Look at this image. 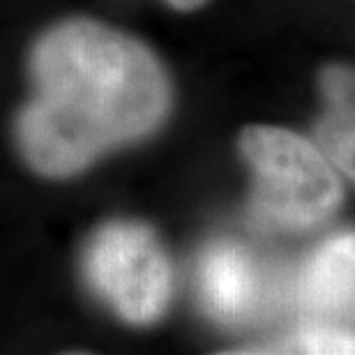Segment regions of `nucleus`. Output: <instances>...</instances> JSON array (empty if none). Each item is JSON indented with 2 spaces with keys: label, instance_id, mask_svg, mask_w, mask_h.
<instances>
[{
  "label": "nucleus",
  "instance_id": "f257e3e1",
  "mask_svg": "<svg viewBox=\"0 0 355 355\" xmlns=\"http://www.w3.org/2000/svg\"><path fill=\"white\" fill-rule=\"evenodd\" d=\"M33 81L19 148L49 178L74 175L148 137L171 109V83L150 49L95 21L49 31L33 51Z\"/></svg>",
  "mask_w": 355,
  "mask_h": 355
},
{
  "label": "nucleus",
  "instance_id": "f03ea898",
  "mask_svg": "<svg viewBox=\"0 0 355 355\" xmlns=\"http://www.w3.org/2000/svg\"><path fill=\"white\" fill-rule=\"evenodd\" d=\"M240 155L254 175L250 210L261 229H316L344 201L342 175L321 148L300 134L268 125L247 127Z\"/></svg>",
  "mask_w": 355,
  "mask_h": 355
},
{
  "label": "nucleus",
  "instance_id": "7ed1b4c3",
  "mask_svg": "<svg viewBox=\"0 0 355 355\" xmlns=\"http://www.w3.org/2000/svg\"><path fill=\"white\" fill-rule=\"evenodd\" d=\"M86 277L92 291L132 325L159 321L173 295V268L144 224L113 222L90 240Z\"/></svg>",
  "mask_w": 355,
  "mask_h": 355
},
{
  "label": "nucleus",
  "instance_id": "20e7f679",
  "mask_svg": "<svg viewBox=\"0 0 355 355\" xmlns=\"http://www.w3.org/2000/svg\"><path fill=\"white\" fill-rule=\"evenodd\" d=\"M297 325L355 339V231L323 240L291 288Z\"/></svg>",
  "mask_w": 355,
  "mask_h": 355
},
{
  "label": "nucleus",
  "instance_id": "39448f33",
  "mask_svg": "<svg viewBox=\"0 0 355 355\" xmlns=\"http://www.w3.org/2000/svg\"><path fill=\"white\" fill-rule=\"evenodd\" d=\"M198 295L215 321L243 325L266 309L270 277L261 261L236 243H215L198 263Z\"/></svg>",
  "mask_w": 355,
  "mask_h": 355
},
{
  "label": "nucleus",
  "instance_id": "423d86ee",
  "mask_svg": "<svg viewBox=\"0 0 355 355\" xmlns=\"http://www.w3.org/2000/svg\"><path fill=\"white\" fill-rule=\"evenodd\" d=\"M318 88L323 111L314 127V144L339 175L355 184V67H325Z\"/></svg>",
  "mask_w": 355,
  "mask_h": 355
},
{
  "label": "nucleus",
  "instance_id": "0eeeda50",
  "mask_svg": "<svg viewBox=\"0 0 355 355\" xmlns=\"http://www.w3.org/2000/svg\"><path fill=\"white\" fill-rule=\"evenodd\" d=\"M245 353H311V355L314 353H318V355L335 353V355H346V353H355V339L337 335V332L297 325V330L293 335H288L286 339L259 346V349H247Z\"/></svg>",
  "mask_w": 355,
  "mask_h": 355
},
{
  "label": "nucleus",
  "instance_id": "6e6552de",
  "mask_svg": "<svg viewBox=\"0 0 355 355\" xmlns=\"http://www.w3.org/2000/svg\"><path fill=\"white\" fill-rule=\"evenodd\" d=\"M168 5L175 7V10H182V12H189V10H196V7H201L205 0H166Z\"/></svg>",
  "mask_w": 355,
  "mask_h": 355
}]
</instances>
